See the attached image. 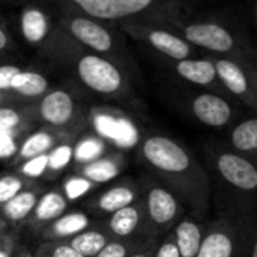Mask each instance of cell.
Instances as JSON below:
<instances>
[{
	"label": "cell",
	"instance_id": "7a4b0ae2",
	"mask_svg": "<svg viewBox=\"0 0 257 257\" xmlns=\"http://www.w3.org/2000/svg\"><path fill=\"white\" fill-rule=\"evenodd\" d=\"M212 200L219 212H257V162L231 150L221 138L203 144Z\"/></svg>",
	"mask_w": 257,
	"mask_h": 257
},
{
	"label": "cell",
	"instance_id": "9c48e42d",
	"mask_svg": "<svg viewBox=\"0 0 257 257\" xmlns=\"http://www.w3.org/2000/svg\"><path fill=\"white\" fill-rule=\"evenodd\" d=\"M100 224L113 239H155L149 225L143 194L138 201L104 216Z\"/></svg>",
	"mask_w": 257,
	"mask_h": 257
},
{
	"label": "cell",
	"instance_id": "d6986e66",
	"mask_svg": "<svg viewBox=\"0 0 257 257\" xmlns=\"http://www.w3.org/2000/svg\"><path fill=\"white\" fill-rule=\"evenodd\" d=\"M43 192L44 191L41 188L31 183L23 191H20L14 198H11L8 203L0 206V212H2L5 222L16 225V227L25 225L26 219L32 213V210Z\"/></svg>",
	"mask_w": 257,
	"mask_h": 257
},
{
	"label": "cell",
	"instance_id": "30bf717a",
	"mask_svg": "<svg viewBox=\"0 0 257 257\" xmlns=\"http://www.w3.org/2000/svg\"><path fill=\"white\" fill-rule=\"evenodd\" d=\"M38 116L49 127L65 132H73L79 122L77 106L64 89H53L43 95L38 104Z\"/></svg>",
	"mask_w": 257,
	"mask_h": 257
},
{
	"label": "cell",
	"instance_id": "83f0119b",
	"mask_svg": "<svg viewBox=\"0 0 257 257\" xmlns=\"http://www.w3.org/2000/svg\"><path fill=\"white\" fill-rule=\"evenodd\" d=\"M94 188H95V185L92 182H89L83 176L74 173L62 182L59 191L62 192V195L65 197V200L70 204V203H74V201L80 200L82 197L88 195Z\"/></svg>",
	"mask_w": 257,
	"mask_h": 257
},
{
	"label": "cell",
	"instance_id": "5b68a950",
	"mask_svg": "<svg viewBox=\"0 0 257 257\" xmlns=\"http://www.w3.org/2000/svg\"><path fill=\"white\" fill-rule=\"evenodd\" d=\"M179 106L198 124L222 134L245 115V109L233 98L204 89L183 92Z\"/></svg>",
	"mask_w": 257,
	"mask_h": 257
},
{
	"label": "cell",
	"instance_id": "8d00e7d4",
	"mask_svg": "<svg viewBox=\"0 0 257 257\" xmlns=\"http://www.w3.org/2000/svg\"><path fill=\"white\" fill-rule=\"evenodd\" d=\"M19 248V240L10 233L0 236V257H13Z\"/></svg>",
	"mask_w": 257,
	"mask_h": 257
},
{
	"label": "cell",
	"instance_id": "d4e9b609",
	"mask_svg": "<svg viewBox=\"0 0 257 257\" xmlns=\"http://www.w3.org/2000/svg\"><path fill=\"white\" fill-rule=\"evenodd\" d=\"M11 89L23 97L35 98V97H43L49 91V82L40 73L20 71L13 80Z\"/></svg>",
	"mask_w": 257,
	"mask_h": 257
},
{
	"label": "cell",
	"instance_id": "44dd1931",
	"mask_svg": "<svg viewBox=\"0 0 257 257\" xmlns=\"http://www.w3.org/2000/svg\"><path fill=\"white\" fill-rule=\"evenodd\" d=\"M150 46L167 56L170 61H182L188 58H195V47L186 43L180 35H176L170 31L156 29L149 34Z\"/></svg>",
	"mask_w": 257,
	"mask_h": 257
},
{
	"label": "cell",
	"instance_id": "484cf974",
	"mask_svg": "<svg viewBox=\"0 0 257 257\" xmlns=\"http://www.w3.org/2000/svg\"><path fill=\"white\" fill-rule=\"evenodd\" d=\"M47 29H49L47 19L40 10L31 8L23 13L22 32H23V37L29 43H32V44L41 43L47 35Z\"/></svg>",
	"mask_w": 257,
	"mask_h": 257
},
{
	"label": "cell",
	"instance_id": "74e56055",
	"mask_svg": "<svg viewBox=\"0 0 257 257\" xmlns=\"http://www.w3.org/2000/svg\"><path fill=\"white\" fill-rule=\"evenodd\" d=\"M22 70L16 65H4L0 67V91H8L11 89V83L14 77L20 73Z\"/></svg>",
	"mask_w": 257,
	"mask_h": 257
},
{
	"label": "cell",
	"instance_id": "5bb4252c",
	"mask_svg": "<svg viewBox=\"0 0 257 257\" xmlns=\"http://www.w3.org/2000/svg\"><path fill=\"white\" fill-rule=\"evenodd\" d=\"M67 210H68V201L65 200L59 188H52L41 194L32 213L25 222V227L40 234L49 224H52L55 219L62 216Z\"/></svg>",
	"mask_w": 257,
	"mask_h": 257
},
{
	"label": "cell",
	"instance_id": "f6af8a7d",
	"mask_svg": "<svg viewBox=\"0 0 257 257\" xmlns=\"http://www.w3.org/2000/svg\"><path fill=\"white\" fill-rule=\"evenodd\" d=\"M2 98H4V92L0 91V101H2Z\"/></svg>",
	"mask_w": 257,
	"mask_h": 257
},
{
	"label": "cell",
	"instance_id": "4fadbf2b",
	"mask_svg": "<svg viewBox=\"0 0 257 257\" xmlns=\"http://www.w3.org/2000/svg\"><path fill=\"white\" fill-rule=\"evenodd\" d=\"M88 16L101 20H118L147 10L153 0H73Z\"/></svg>",
	"mask_w": 257,
	"mask_h": 257
},
{
	"label": "cell",
	"instance_id": "836d02e7",
	"mask_svg": "<svg viewBox=\"0 0 257 257\" xmlns=\"http://www.w3.org/2000/svg\"><path fill=\"white\" fill-rule=\"evenodd\" d=\"M25 115L14 107H0V134L19 132L25 124Z\"/></svg>",
	"mask_w": 257,
	"mask_h": 257
},
{
	"label": "cell",
	"instance_id": "7bdbcfd3",
	"mask_svg": "<svg viewBox=\"0 0 257 257\" xmlns=\"http://www.w3.org/2000/svg\"><path fill=\"white\" fill-rule=\"evenodd\" d=\"M7 44H8V38H7L5 32H4L2 29H0V50L5 49V47H7Z\"/></svg>",
	"mask_w": 257,
	"mask_h": 257
},
{
	"label": "cell",
	"instance_id": "7c38bea8",
	"mask_svg": "<svg viewBox=\"0 0 257 257\" xmlns=\"http://www.w3.org/2000/svg\"><path fill=\"white\" fill-rule=\"evenodd\" d=\"M140 198H141L140 185L131 179H125L124 182H119V183L107 188L106 191L94 195L88 201L86 207L95 215L107 216L122 207L134 204Z\"/></svg>",
	"mask_w": 257,
	"mask_h": 257
},
{
	"label": "cell",
	"instance_id": "8fae6325",
	"mask_svg": "<svg viewBox=\"0 0 257 257\" xmlns=\"http://www.w3.org/2000/svg\"><path fill=\"white\" fill-rule=\"evenodd\" d=\"M171 68L177 74V77L182 79L185 83L197 89H204L228 97L218 80L213 62L210 61L209 56H200V58L195 56L182 61H173Z\"/></svg>",
	"mask_w": 257,
	"mask_h": 257
},
{
	"label": "cell",
	"instance_id": "277c9868",
	"mask_svg": "<svg viewBox=\"0 0 257 257\" xmlns=\"http://www.w3.org/2000/svg\"><path fill=\"white\" fill-rule=\"evenodd\" d=\"M251 215L219 212L206 221V230L197 257H245L251 227Z\"/></svg>",
	"mask_w": 257,
	"mask_h": 257
},
{
	"label": "cell",
	"instance_id": "60d3db41",
	"mask_svg": "<svg viewBox=\"0 0 257 257\" xmlns=\"http://www.w3.org/2000/svg\"><path fill=\"white\" fill-rule=\"evenodd\" d=\"M245 65L248 68V73H249V77H251V83H252V88H254L255 95H257V59L246 61Z\"/></svg>",
	"mask_w": 257,
	"mask_h": 257
},
{
	"label": "cell",
	"instance_id": "d590c367",
	"mask_svg": "<svg viewBox=\"0 0 257 257\" xmlns=\"http://www.w3.org/2000/svg\"><path fill=\"white\" fill-rule=\"evenodd\" d=\"M16 135L19 132H11V134H0V158L2 159H13L19 150Z\"/></svg>",
	"mask_w": 257,
	"mask_h": 257
},
{
	"label": "cell",
	"instance_id": "ba28073f",
	"mask_svg": "<svg viewBox=\"0 0 257 257\" xmlns=\"http://www.w3.org/2000/svg\"><path fill=\"white\" fill-rule=\"evenodd\" d=\"M77 76L86 88L101 95H116L125 88L121 71L110 61L97 55H85L79 59Z\"/></svg>",
	"mask_w": 257,
	"mask_h": 257
},
{
	"label": "cell",
	"instance_id": "7402d4cb",
	"mask_svg": "<svg viewBox=\"0 0 257 257\" xmlns=\"http://www.w3.org/2000/svg\"><path fill=\"white\" fill-rule=\"evenodd\" d=\"M70 32L82 44H85L86 47H89L98 53H106L112 49V38H110L109 32L91 20L74 19L70 23Z\"/></svg>",
	"mask_w": 257,
	"mask_h": 257
},
{
	"label": "cell",
	"instance_id": "6da1fadb",
	"mask_svg": "<svg viewBox=\"0 0 257 257\" xmlns=\"http://www.w3.org/2000/svg\"><path fill=\"white\" fill-rule=\"evenodd\" d=\"M140 161L147 174L170 189L189 213L206 219L212 204V188L204 165L177 138L149 134L140 144Z\"/></svg>",
	"mask_w": 257,
	"mask_h": 257
},
{
	"label": "cell",
	"instance_id": "e575fe53",
	"mask_svg": "<svg viewBox=\"0 0 257 257\" xmlns=\"http://www.w3.org/2000/svg\"><path fill=\"white\" fill-rule=\"evenodd\" d=\"M153 257H179V251H177V245H176L173 231H170L168 234L161 237Z\"/></svg>",
	"mask_w": 257,
	"mask_h": 257
},
{
	"label": "cell",
	"instance_id": "b9f144b4",
	"mask_svg": "<svg viewBox=\"0 0 257 257\" xmlns=\"http://www.w3.org/2000/svg\"><path fill=\"white\" fill-rule=\"evenodd\" d=\"M13 257H35V255L26 246H19L17 251H16V254Z\"/></svg>",
	"mask_w": 257,
	"mask_h": 257
},
{
	"label": "cell",
	"instance_id": "3957f363",
	"mask_svg": "<svg viewBox=\"0 0 257 257\" xmlns=\"http://www.w3.org/2000/svg\"><path fill=\"white\" fill-rule=\"evenodd\" d=\"M182 38L209 56L233 58L237 61L257 59V46L252 43L236 14L231 17H209L182 26Z\"/></svg>",
	"mask_w": 257,
	"mask_h": 257
},
{
	"label": "cell",
	"instance_id": "8992f818",
	"mask_svg": "<svg viewBox=\"0 0 257 257\" xmlns=\"http://www.w3.org/2000/svg\"><path fill=\"white\" fill-rule=\"evenodd\" d=\"M140 188L152 234L153 237L161 239L173 231V228L186 215L188 210L170 189H167L147 173L143 174Z\"/></svg>",
	"mask_w": 257,
	"mask_h": 257
},
{
	"label": "cell",
	"instance_id": "e0dca14e",
	"mask_svg": "<svg viewBox=\"0 0 257 257\" xmlns=\"http://www.w3.org/2000/svg\"><path fill=\"white\" fill-rule=\"evenodd\" d=\"M204 230L206 219H200L192 213L186 212V215L173 228L179 257H197Z\"/></svg>",
	"mask_w": 257,
	"mask_h": 257
},
{
	"label": "cell",
	"instance_id": "f546056e",
	"mask_svg": "<svg viewBox=\"0 0 257 257\" xmlns=\"http://www.w3.org/2000/svg\"><path fill=\"white\" fill-rule=\"evenodd\" d=\"M32 182L23 179L17 173H10V174L0 176V206L8 203L11 198H14L20 191H23Z\"/></svg>",
	"mask_w": 257,
	"mask_h": 257
},
{
	"label": "cell",
	"instance_id": "1f68e13d",
	"mask_svg": "<svg viewBox=\"0 0 257 257\" xmlns=\"http://www.w3.org/2000/svg\"><path fill=\"white\" fill-rule=\"evenodd\" d=\"M34 255L35 257H83L67 240L41 242Z\"/></svg>",
	"mask_w": 257,
	"mask_h": 257
},
{
	"label": "cell",
	"instance_id": "ab89813d",
	"mask_svg": "<svg viewBox=\"0 0 257 257\" xmlns=\"http://www.w3.org/2000/svg\"><path fill=\"white\" fill-rule=\"evenodd\" d=\"M159 240L161 239H150L141 249H138L134 255H131V257H153V254H155V251H156V246H158V243H159Z\"/></svg>",
	"mask_w": 257,
	"mask_h": 257
},
{
	"label": "cell",
	"instance_id": "52a82bcc",
	"mask_svg": "<svg viewBox=\"0 0 257 257\" xmlns=\"http://www.w3.org/2000/svg\"><path fill=\"white\" fill-rule=\"evenodd\" d=\"M209 56V55H207ZM213 62L218 80L224 92L237 101L249 113H257V95L251 83L248 68L243 61L233 58L209 56Z\"/></svg>",
	"mask_w": 257,
	"mask_h": 257
},
{
	"label": "cell",
	"instance_id": "f35d334b",
	"mask_svg": "<svg viewBox=\"0 0 257 257\" xmlns=\"http://www.w3.org/2000/svg\"><path fill=\"white\" fill-rule=\"evenodd\" d=\"M245 257H257V212L254 213L252 218V227H251V234H249V242Z\"/></svg>",
	"mask_w": 257,
	"mask_h": 257
},
{
	"label": "cell",
	"instance_id": "ffe728a7",
	"mask_svg": "<svg viewBox=\"0 0 257 257\" xmlns=\"http://www.w3.org/2000/svg\"><path fill=\"white\" fill-rule=\"evenodd\" d=\"M124 162L125 159L122 155L109 152L104 156L98 158L97 161H92L82 167H76V171L77 174L83 176L85 179H88L97 186L116 179L124 168Z\"/></svg>",
	"mask_w": 257,
	"mask_h": 257
},
{
	"label": "cell",
	"instance_id": "603a6c76",
	"mask_svg": "<svg viewBox=\"0 0 257 257\" xmlns=\"http://www.w3.org/2000/svg\"><path fill=\"white\" fill-rule=\"evenodd\" d=\"M112 239L113 237L101 227V224H97L73 236L67 242L83 257H95Z\"/></svg>",
	"mask_w": 257,
	"mask_h": 257
},
{
	"label": "cell",
	"instance_id": "ac0fdd59",
	"mask_svg": "<svg viewBox=\"0 0 257 257\" xmlns=\"http://www.w3.org/2000/svg\"><path fill=\"white\" fill-rule=\"evenodd\" d=\"M92 225V219L88 213L74 210V212H65L62 216L55 219L52 224H49L41 233L40 239L41 242L47 240H68L73 236L82 233L83 230L89 228Z\"/></svg>",
	"mask_w": 257,
	"mask_h": 257
},
{
	"label": "cell",
	"instance_id": "4dcf8cb0",
	"mask_svg": "<svg viewBox=\"0 0 257 257\" xmlns=\"http://www.w3.org/2000/svg\"><path fill=\"white\" fill-rule=\"evenodd\" d=\"M47 165H49V156L40 155L35 158H31L22 164L17 165V174L23 179L32 182L40 177H44L47 174Z\"/></svg>",
	"mask_w": 257,
	"mask_h": 257
},
{
	"label": "cell",
	"instance_id": "4316f807",
	"mask_svg": "<svg viewBox=\"0 0 257 257\" xmlns=\"http://www.w3.org/2000/svg\"><path fill=\"white\" fill-rule=\"evenodd\" d=\"M73 138L61 141L56 144L49 153V165H47V177H56L61 174L71 162H73Z\"/></svg>",
	"mask_w": 257,
	"mask_h": 257
},
{
	"label": "cell",
	"instance_id": "f1b7e54d",
	"mask_svg": "<svg viewBox=\"0 0 257 257\" xmlns=\"http://www.w3.org/2000/svg\"><path fill=\"white\" fill-rule=\"evenodd\" d=\"M149 240L150 239H112L95 257H131Z\"/></svg>",
	"mask_w": 257,
	"mask_h": 257
},
{
	"label": "cell",
	"instance_id": "bcb514c9",
	"mask_svg": "<svg viewBox=\"0 0 257 257\" xmlns=\"http://www.w3.org/2000/svg\"><path fill=\"white\" fill-rule=\"evenodd\" d=\"M2 92H4V91H2Z\"/></svg>",
	"mask_w": 257,
	"mask_h": 257
},
{
	"label": "cell",
	"instance_id": "ee69618b",
	"mask_svg": "<svg viewBox=\"0 0 257 257\" xmlns=\"http://www.w3.org/2000/svg\"><path fill=\"white\" fill-rule=\"evenodd\" d=\"M5 228H7V222H5V219H2V218H0V236L4 234Z\"/></svg>",
	"mask_w": 257,
	"mask_h": 257
},
{
	"label": "cell",
	"instance_id": "cb8c5ba5",
	"mask_svg": "<svg viewBox=\"0 0 257 257\" xmlns=\"http://www.w3.org/2000/svg\"><path fill=\"white\" fill-rule=\"evenodd\" d=\"M106 153H109L106 143L95 134H83L73 144V161L76 167L97 161Z\"/></svg>",
	"mask_w": 257,
	"mask_h": 257
},
{
	"label": "cell",
	"instance_id": "2e32d148",
	"mask_svg": "<svg viewBox=\"0 0 257 257\" xmlns=\"http://www.w3.org/2000/svg\"><path fill=\"white\" fill-rule=\"evenodd\" d=\"M71 134L73 132H65V131H59V128H52V127L35 131L34 134H31L22 141L16 156L13 158V164L19 165L31 158L47 155L61 141L71 140L73 138Z\"/></svg>",
	"mask_w": 257,
	"mask_h": 257
},
{
	"label": "cell",
	"instance_id": "9a60e30c",
	"mask_svg": "<svg viewBox=\"0 0 257 257\" xmlns=\"http://www.w3.org/2000/svg\"><path fill=\"white\" fill-rule=\"evenodd\" d=\"M221 140L236 153L257 162V113L237 119Z\"/></svg>",
	"mask_w": 257,
	"mask_h": 257
},
{
	"label": "cell",
	"instance_id": "d6a6232c",
	"mask_svg": "<svg viewBox=\"0 0 257 257\" xmlns=\"http://www.w3.org/2000/svg\"><path fill=\"white\" fill-rule=\"evenodd\" d=\"M236 16L252 43L257 46V0H248Z\"/></svg>",
	"mask_w": 257,
	"mask_h": 257
}]
</instances>
